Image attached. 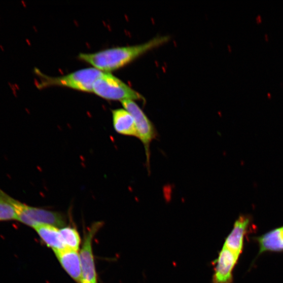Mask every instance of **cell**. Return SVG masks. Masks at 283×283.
Wrapping results in <instances>:
<instances>
[{"instance_id": "3", "label": "cell", "mask_w": 283, "mask_h": 283, "mask_svg": "<svg viewBox=\"0 0 283 283\" xmlns=\"http://www.w3.org/2000/svg\"><path fill=\"white\" fill-rule=\"evenodd\" d=\"M0 201L11 204L17 214V220L34 228L40 225L62 227L66 225L65 217L60 213L31 207L15 199L0 189Z\"/></svg>"}, {"instance_id": "11", "label": "cell", "mask_w": 283, "mask_h": 283, "mask_svg": "<svg viewBox=\"0 0 283 283\" xmlns=\"http://www.w3.org/2000/svg\"><path fill=\"white\" fill-rule=\"evenodd\" d=\"M114 127L118 133L137 137V132L133 117L125 109H118L113 111Z\"/></svg>"}, {"instance_id": "15", "label": "cell", "mask_w": 283, "mask_h": 283, "mask_svg": "<svg viewBox=\"0 0 283 283\" xmlns=\"http://www.w3.org/2000/svg\"><path fill=\"white\" fill-rule=\"evenodd\" d=\"M0 48H1V49L3 51H5L4 47L2 45H0Z\"/></svg>"}, {"instance_id": "2", "label": "cell", "mask_w": 283, "mask_h": 283, "mask_svg": "<svg viewBox=\"0 0 283 283\" xmlns=\"http://www.w3.org/2000/svg\"><path fill=\"white\" fill-rule=\"evenodd\" d=\"M34 73L40 78L41 83L35 81L36 85L39 89L59 86L87 92H93L94 83L103 73L93 67L81 69L59 77L45 75L37 68H35Z\"/></svg>"}, {"instance_id": "13", "label": "cell", "mask_w": 283, "mask_h": 283, "mask_svg": "<svg viewBox=\"0 0 283 283\" xmlns=\"http://www.w3.org/2000/svg\"><path fill=\"white\" fill-rule=\"evenodd\" d=\"M59 231L67 248L78 251L81 244V238L77 230L71 227H64Z\"/></svg>"}, {"instance_id": "8", "label": "cell", "mask_w": 283, "mask_h": 283, "mask_svg": "<svg viewBox=\"0 0 283 283\" xmlns=\"http://www.w3.org/2000/svg\"><path fill=\"white\" fill-rule=\"evenodd\" d=\"M251 223V219L249 216H240L235 222L233 229L226 239L224 246L240 256L244 247L245 235Z\"/></svg>"}, {"instance_id": "9", "label": "cell", "mask_w": 283, "mask_h": 283, "mask_svg": "<svg viewBox=\"0 0 283 283\" xmlns=\"http://www.w3.org/2000/svg\"><path fill=\"white\" fill-rule=\"evenodd\" d=\"M63 268L78 283H82V266L80 255L77 251L66 248L54 251Z\"/></svg>"}, {"instance_id": "5", "label": "cell", "mask_w": 283, "mask_h": 283, "mask_svg": "<svg viewBox=\"0 0 283 283\" xmlns=\"http://www.w3.org/2000/svg\"><path fill=\"white\" fill-rule=\"evenodd\" d=\"M123 107L131 114L134 119L137 137L145 146L148 161L150 159V146L155 137L156 131L151 121L138 105L132 100L121 102Z\"/></svg>"}, {"instance_id": "6", "label": "cell", "mask_w": 283, "mask_h": 283, "mask_svg": "<svg viewBox=\"0 0 283 283\" xmlns=\"http://www.w3.org/2000/svg\"><path fill=\"white\" fill-rule=\"evenodd\" d=\"M240 256L223 246L214 262L213 283H232L233 271Z\"/></svg>"}, {"instance_id": "4", "label": "cell", "mask_w": 283, "mask_h": 283, "mask_svg": "<svg viewBox=\"0 0 283 283\" xmlns=\"http://www.w3.org/2000/svg\"><path fill=\"white\" fill-rule=\"evenodd\" d=\"M93 92L109 100H145L139 93L110 73L103 72L94 83Z\"/></svg>"}, {"instance_id": "10", "label": "cell", "mask_w": 283, "mask_h": 283, "mask_svg": "<svg viewBox=\"0 0 283 283\" xmlns=\"http://www.w3.org/2000/svg\"><path fill=\"white\" fill-rule=\"evenodd\" d=\"M259 246V255L272 252H283V226L275 229L257 238Z\"/></svg>"}, {"instance_id": "12", "label": "cell", "mask_w": 283, "mask_h": 283, "mask_svg": "<svg viewBox=\"0 0 283 283\" xmlns=\"http://www.w3.org/2000/svg\"><path fill=\"white\" fill-rule=\"evenodd\" d=\"M41 239L54 251H61L67 248L63 241L59 229L49 225H40L34 228Z\"/></svg>"}, {"instance_id": "1", "label": "cell", "mask_w": 283, "mask_h": 283, "mask_svg": "<svg viewBox=\"0 0 283 283\" xmlns=\"http://www.w3.org/2000/svg\"><path fill=\"white\" fill-rule=\"evenodd\" d=\"M169 40L167 36L155 38L135 46L115 47L93 53H81L78 58L104 73L119 69L148 51L163 45Z\"/></svg>"}, {"instance_id": "7", "label": "cell", "mask_w": 283, "mask_h": 283, "mask_svg": "<svg viewBox=\"0 0 283 283\" xmlns=\"http://www.w3.org/2000/svg\"><path fill=\"white\" fill-rule=\"evenodd\" d=\"M99 227H92L85 236L83 247L80 255L82 266V283H97V274L94 261L92 241Z\"/></svg>"}, {"instance_id": "14", "label": "cell", "mask_w": 283, "mask_h": 283, "mask_svg": "<svg viewBox=\"0 0 283 283\" xmlns=\"http://www.w3.org/2000/svg\"><path fill=\"white\" fill-rule=\"evenodd\" d=\"M17 220V214L11 204L0 201V222Z\"/></svg>"}]
</instances>
